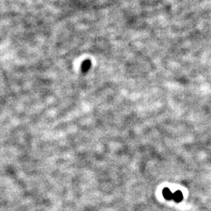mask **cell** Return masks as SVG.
<instances>
[{
  "label": "cell",
  "mask_w": 211,
  "mask_h": 211,
  "mask_svg": "<svg viewBox=\"0 0 211 211\" xmlns=\"http://www.w3.org/2000/svg\"><path fill=\"white\" fill-rule=\"evenodd\" d=\"M183 199V194L181 191H176L175 192L173 193V200L176 203H180L182 201Z\"/></svg>",
  "instance_id": "obj_1"
},
{
  "label": "cell",
  "mask_w": 211,
  "mask_h": 211,
  "mask_svg": "<svg viewBox=\"0 0 211 211\" xmlns=\"http://www.w3.org/2000/svg\"><path fill=\"white\" fill-rule=\"evenodd\" d=\"M163 195L166 200H171L173 199V193L168 188H165L163 190Z\"/></svg>",
  "instance_id": "obj_2"
},
{
  "label": "cell",
  "mask_w": 211,
  "mask_h": 211,
  "mask_svg": "<svg viewBox=\"0 0 211 211\" xmlns=\"http://www.w3.org/2000/svg\"><path fill=\"white\" fill-rule=\"evenodd\" d=\"M91 63L89 59L84 61L83 63H82V65H81V71H83L84 73H86V72L91 68Z\"/></svg>",
  "instance_id": "obj_3"
}]
</instances>
